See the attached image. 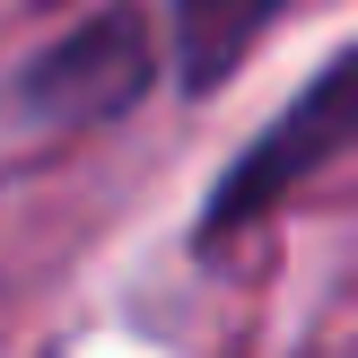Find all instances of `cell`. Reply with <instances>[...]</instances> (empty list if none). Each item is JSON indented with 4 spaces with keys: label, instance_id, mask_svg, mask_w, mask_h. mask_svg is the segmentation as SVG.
I'll use <instances>...</instances> for the list:
<instances>
[{
    "label": "cell",
    "instance_id": "3",
    "mask_svg": "<svg viewBox=\"0 0 358 358\" xmlns=\"http://www.w3.org/2000/svg\"><path fill=\"white\" fill-rule=\"evenodd\" d=\"M297 0H166L175 27V96H219L245 79V62L262 52V35L289 17Z\"/></svg>",
    "mask_w": 358,
    "mask_h": 358
},
{
    "label": "cell",
    "instance_id": "1",
    "mask_svg": "<svg viewBox=\"0 0 358 358\" xmlns=\"http://www.w3.org/2000/svg\"><path fill=\"white\" fill-rule=\"evenodd\" d=\"M341 157H358V35L280 105L271 122H262L254 140H245L236 157H227L219 175H210L201 210H192V227H184L192 262L236 254L254 227H271L280 210H289L306 184H324Z\"/></svg>",
    "mask_w": 358,
    "mask_h": 358
},
{
    "label": "cell",
    "instance_id": "2",
    "mask_svg": "<svg viewBox=\"0 0 358 358\" xmlns=\"http://www.w3.org/2000/svg\"><path fill=\"white\" fill-rule=\"evenodd\" d=\"M175 79V27L149 0H96L9 70V114L35 131H114Z\"/></svg>",
    "mask_w": 358,
    "mask_h": 358
}]
</instances>
